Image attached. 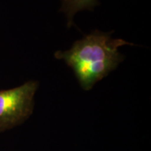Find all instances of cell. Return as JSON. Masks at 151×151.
Here are the masks:
<instances>
[{
  "instance_id": "6da1fadb",
  "label": "cell",
  "mask_w": 151,
  "mask_h": 151,
  "mask_svg": "<svg viewBox=\"0 0 151 151\" xmlns=\"http://www.w3.org/2000/svg\"><path fill=\"white\" fill-rule=\"evenodd\" d=\"M112 33L94 30L74 42L69 50L55 52V58L63 60L72 69L85 90L92 89L123 61L124 56L118 51L120 47L134 45L122 39H113Z\"/></svg>"
},
{
  "instance_id": "7a4b0ae2",
  "label": "cell",
  "mask_w": 151,
  "mask_h": 151,
  "mask_svg": "<svg viewBox=\"0 0 151 151\" xmlns=\"http://www.w3.org/2000/svg\"><path fill=\"white\" fill-rule=\"evenodd\" d=\"M39 83L29 81L22 86L0 90V132L22 124L31 116Z\"/></svg>"
},
{
  "instance_id": "3957f363",
  "label": "cell",
  "mask_w": 151,
  "mask_h": 151,
  "mask_svg": "<svg viewBox=\"0 0 151 151\" xmlns=\"http://www.w3.org/2000/svg\"><path fill=\"white\" fill-rule=\"evenodd\" d=\"M62 6L59 11L65 14L67 18V27L73 24V17L78 11H92L94 7L100 4L99 0H61Z\"/></svg>"
}]
</instances>
